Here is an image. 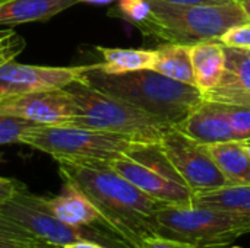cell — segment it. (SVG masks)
Masks as SVG:
<instances>
[{"label": "cell", "instance_id": "6da1fadb", "mask_svg": "<svg viewBox=\"0 0 250 248\" xmlns=\"http://www.w3.org/2000/svg\"><path fill=\"white\" fill-rule=\"evenodd\" d=\"M63 181L98 209L107 228L133 248L157 235L154 215L161 206L110 167V162H59Z\"/></svg>", "mask_w": 250, "mask_h": 248}, {"label": "cell", "instance_id": "7a4b0ae2", "mask_svg": "<svg viewBox=\"0 0 250 248\" xmlns=\"http://www.w3.org/2000/svg\"><path fill=\"white\" fill-rule=\"evenodd\" d=\"M83 79L98 91L120 98L173 126L185 120L204 101V94L198 86L170 79L155 70L111 75L100 70L97 64H88Z\"/></svg>", "mask_w": 250, "mask_h": 248}, {"label": "cell", "instance_id": "3957f363", "mask_svg": "<svg viewBox=\"0 0 250 248\" xmlns=\"http://www.w3.org/2000/svg\"><path fill=\"white\" fill-rule=\"evenodd\" d=\"M146 1L149 15L136 28L146 37L173 44L193 45L220 39L230 28L250 22L237 0L198 4L167 0Z\"/></svg>", "mask_w": 250, "mask_h": 248}, {"label": "cell", "instance_id": "277c9868", "mask_svg": "<svg viewBox=\"0 0 250 248\" xmlns=\"http://www.w3.org/2000/svg\"><path fill=\"white\" fill-rule=\"evenodd\" d=\"M73 101L76 117L69 126L125 134L138 143L160 142L173 124L160 120L135 105L98 91L83 77L64 88Z\"/></svg>", "mask_w": 250, "mask_h": 248}, {"label": "cell", "instance_id": "5b68a950", "mask_svg": "<svg viewBox=\"0 0 250 248\" xmlns=\"http://www.w3.org/2000/svg\"><path fill=\"white\" fill-rule=\"evenodd\" d=\"M154 227L158 235L196 248H230L233 241L250 234V216L198 205H161Z\"/></svg>", "mask_w": 250, "mask_h": 248}, {"label": "cell", "instance_id": "8992f818", "mask_svg": "<svg viewBox=\"0 0 250 248\" xmlns=\"http://www.w3.org/2000/svg\"><path fill=\"white\" fill-rule=\"evenodd\" d=\"M0 212L21 224L41 241L56 247L91 241L108 248H133L107 227H75L60 221L48 208L47 197L31 193L22 184Z\"/></svg>", "mask_w": 250, "mask_h": 248}, {"label": "cell", "instance_id": "52a82bcc", "mask_svg": "<svg viewBox=\"0 0 250 248\" xmlns=\"http://www.w3.org/2000/svg\"><path fill=\"white\" fill-rule=\"evenodd\" d=\"M135 139L76 126H40L22 145L48 153L57 162H111L133 148Z\"/></svg>", "mask_w": 250, "mask_h": 248}, {"label": "cell", "instance_id": "ba28073f", "mask_svg": "<svg viewBox=\"0 0 250 248\" xmlns=\"http://www.w3.org/2000/svg\"><path fill=\"white\" fill-rule=\"evenodd\" d=\"M110 167L161 205H193L195 193L176 172L160 142L135 143L127 155L111 161Z\"/></svg>", "mask_w": 250, "mask_h": 248}, {"label": "cell", "instance_id": "9c48e42d", "mask_svg": "<svg viewBox=\"0 0 250 248\" xmlns=\"http://www.w3.org/2000/svg\"><path fill=\"white\" fill-rule=\"evenodd\" d=\"M160 146L176 172L193 193L229 184L211 156L208 146L192 139L176 126L164 132Z\"/></svg>", "mask_w": 250, "mask_h": 248}, {"label": "cell", "instance_id": "30bf717a", "mask_svg": "<svg viewBox=\"0 0 250 248\" xmlns=\"http://www.w3.org/2000/svg\"><path fill=\"white\" fill-rule=\"evenodd\" d=\"M88 66L56 67L19 64L13 60L0 64V101L34 92L60 91L82 79Z\"/></svg>", "mask_w": 250, "mask_h": 248}, {"label": "cell", "instance_id": "8fae6325", "mask_svg": "<svg viewBox=\"0 0 250 248\" xmlns=\"http://www.w3.org/2000/svg\"><path fill=\"white\" fill-rule=\"evenodd\" d=\"M0 114L42 126H69L76 117V108L66 91L60 89L1 99Z\"/></svg>", "mask_w": 250, "mask_h": 248}, {"label": "cell", "instance_id": "7c38bea8", "mask_svg": "<svg viewBox=\"0 0 250 248\" xmlns=\"http://www.w3.org/2000/svg\"><path fill=\"white\" fill-rule=\"evenodd\" d=\"M224 53L223 77L214 89L204 94V99L250 108V51L224 45Z\"/></svg>", "mask_w": 250, "mask_h": 248}, {"label": "cell", "instance_id": "4fadbf2b", "mask_svg": "<svg viewBox=\"0 0 250 248\" xmlns=\"http://www.w3.org/2000/svg\"><path fill=\"white\" fill-rule=\"evenodd\" d=\"M176 127L204 145L237 140L220 104L205 99Z\"/></svg>", "mask_w": 250, "mask_h": 248}, {"label": "cell", "instance_id": "5bb4252c", "mask_svg": "<svg viewBox=\"0 0 250 248\" xmlns=\"http://www.w3.org/2000/svg\"><path fill=\"white\" fill-rule=\"evenodd\" d=\"M47 205L51 212L66 224L75 227H107L101 213L89 199L66 183L60 194L47 199Z\"/></svg>", "mask_w": 250, "mask_h": 248}, {"label": "cell", "instance_id": "9a60e30c", "mask_svg": "<svg viewBox=\"0 0 250 248\" xmlns=\"http://www.w3.org/2000/svg\"><path fill=\"white\" fill-rule=\"evenodd\" d=\"M192 66L195 73V83L202 94L214 89L226 69L224 45L218 41H204L190 45Z\"/></svg>", "mask_w": 250, "mask_h": 248}, {"label": "cell", "instance_id": "2e32d148", "mask_svg": "<svg viewBox=\"0 0 250 248\" xmlns=\"http://www.w3.org/2000/svg\"><path fill=\"white\" fill-rule=\"evenodd\" d=\"M79 0H7L0 3V25L44 22Z\"/></svg>", "mask_w": 250, "mask_h": 248}, {"label": "cell", "instance_id": "e0dca14e", "mask_svg": "<svg viewBox=\"0 0 250 248\" xmlns=\"http://www.w3.org/2000/svg\"><path fill=\"white\" fill-rule=\"evenodd\" d=\"M207 146L229 184H250V152L246 142L233 140Z\"/></svg>", "mask_w": 250, "mask_h": 248}, {"label": "cell", "instance_id": "ac0fdd59", "mask_svg": "<svg viewBox=\"0 0 250 248\" xmlns=\"http://www.w3.org/2000/svg\"><path fill=\"white\" fill-rule=\"evenodd\" d=\"M98 51L103 56V61L97 63V67L111 75L138 70H152L157 61V50L98 47Z\"/></svg>", "mask_w": 250, "mask_h": 248}, {"label": "cell", "instance_id": "d6986e66", "mask_svg": "<svg viewBox=\"0 0 250 248\" xmlns=\"http://www.w3.org/2000/svg\"><path fill=\"white\" fill-rule=\"evenodd\" d=\"M155 50H157V61L152 70L170 79L196 86L193 66H192L190 45L167 42Z\"/></svg>", "mask_w": 250, "mask_h": 248}, {"label": "cell", "instance_id": "ffe728a7", "mask_svg": "<svg viewBox=\"0 0 250 248\" xmlns=\"http://www.w3.org/2000/svg\"><path fill=\"white\" fill-rule=\"evenodd\" d=\"M193 205L250 216V184H227L198 191L193 196Z\"/></svg>", "mask_w": 250, "mask_h": 248}, {"label": "cell", "instance_id": "44dd1931", "mask_svg": "<svg viewBox=\"0 0 250 248\" xmlns=\"http://www.w3.org/2000/svg\"><path fill=\"white\" fill-rule=\"evenodd\" d=\"M42 124L0 114V145L22 143L25 136Z\"/></svg>", "mask_w": 250, "mask_h": 248}, {"label": "cell", "instance_id": "7402d4cb", "mask_svg": "<svg viewBox=\"0 0 250 248\" xmlns=\"http://www.w3.org/2000/svg\"><path fill=\"white\" fill-rule=\"evenodd\" d=\"M220 104V102H218ZM237 140L250 143V108L230 104H220Z\"/></svg>", "mask_w": 250, "mask_h": 248}, {"label": "cell", "instance_id": "603a6c76", "mask_svg": "<svg viewBox=\"0 0 250 248\" xmlns=\"http://www.w3.org/2000/svg\"><path fill=\"white\" fill-rule=\"evenodd\" d=\"M0 241H41L31 231L0 212Z\"/></svg>", "mask_w": 250, "mask_h": 248}, {"label": "cell", "instance_id": "cb8c5ba5", "mask_svg": "<svg viewBox=\"0 0 250 248\" xmlns=\"http://www.w3.org/2000/svg\"><path fill=\"white\" fill-rule=\"evenodd\" d=\"M25 47L23 39L10 29H0V64L13 60Z\"/></svg>", "mask_w": 250, "mask_h": 248}, {"label": "cell", "instance_id": "d4e9b609", "mask_svg": "<svg viewBox=\"0 0 250 248\" xmlns=\"http://www.w3.org/2000/svg\"><path fill=\"white\" fill-rule=\"evenodd\" d=\"M119 12L136 26L148 18L149 4L146 0H119Z\"/></svg>", "mask_w": 250, "mask_h": 248}, {"label": "cell", "instance_id": "484cf974", "mask_svg": "<svg viewBox=\"0 0 250 248\" xmlns=\"http://www.w3.org/2000/svg\"><path fill=\"white\" fill-rule=\"evenodd\" d=\"M218 41L227 47H234V48H242V50L250 51V22L230 28L227 32H224L220 37Z\"/></svg>", "mask_w": 250, "mask_h": 248}, {"label": "cell", "instance_id": "4316f807", "mask_svg": "<svg viewBox=\"0 0 250 248\" xmlns=\"http://www.w3.org/2000/svg\"><path fill=\"white\" fill-rule=\"evenodd\" d=\"M141 248H196L192 244H188V243H183V241H179V240H174V238H167V237H163V235H152V237H148L144 243H142V247Z\"/></svg>", "mask_w": 250, "mask_h": 248}, {"label": "cell", "instance_id": "83f0119b", "mask_svg": "<svg viewBox=\"0 0 250 248\" xmlns=\"http://www.w3.org/2000/svg\"><path fill=\"white\" fill-rule=\"evenodd\" d=\"M21 187V183L12 178L0 177V209L6 205V202L15 194V191Z\"/></svg>", "mask_w": 250, "mask_h": 248}, {"label": "cell", "instance_id": "f1b7e54d", "mask_svg": "<svg viewBox=\"0 0 250 248\" xmlns=\"http://www.w3.org/2000/svg\"><path fill=\"white\" fill-rule=\"evenodd\" d=\"M0 248H60L44 241H0Z\"/></svg>", "mask_w": 250, "mask_h": 248}, {"label": "cell", "instance_id": "f546056e", "mask_svg": "<svg viewBox=\"0 0 250 248\" xmlns=\"http://www.w3.org/2000/svg\"><path fill=\"white\" fill-rule=\"evenodd\" d=\"M63 248H108L105 246H101V244H97V243H91V241H78V243H72V244H67Z\"/></svg>", "mask_w": 250, "mask_h": 248}, {"label": "cell", "instance_id": "4dcf8cb0", "mask_svg": "<svg viewBox=\"0 0 250 248\" xmlns=\"http://www.w3.org/2000/svg\"><path fill=\"white\" fill-rule=\"evenodd\" d=\"M167 1H174V3H224V1H230V0H167Z\"/></svg>", "mask_w": 250, "mask_h": 248}, {"label": "cell", "instance_id": "1f68e13d", "mask_svg": "<svg viewBox=\"0 0 250 248\" xmlns=\"http://www.w3.org/2000/svg\"><path fill=\"white\" fill-rule=\"evenodd\" d=\"M239 4L242 6V9L245 10V13L248 15V18L250 19V0H237Z\"/></svg>", "mask_w": 250, "mask_h": 248}, {"label": "cell", "instance_id": "d6a6232c", "mask_svg": "<svg viewBox=\"0 0 250 248\" xmlns=\"http://www.w3.org/2000/svg\"><path fill=\"white\" fill-rule=\"evenodd\" d=\"M79 1H86V3H94V4H107L114 0H79Z\"/></svg>", "mask_w": 250, "mask_h": 248}, {"label": "cell", "instance_id": "836d02e7", "mask_svg": "<svg viewBox=\"0 0 250 248\" xmlns=\"http://www.w3.org/2000/svg\"><path fill=\"white\" fill-rule=\"evenodd\" d=\"M230 248H243V247H237V246H231Z\"/></svg>", "mask_w": 250, "mask_h": 248}, {"label": "cell", "instance_id": "e575fe53", "mask_svg": "<svg viewBox=\"0 0 250 248\" xmlns=\"http://www.w3.org/2000/svg\"><path fill=\"white\" fill-rule=\"evenodd\" d=\"M4 1H7V0H0V3H4Z\"/></svg>", "mask_w": 250, "mask_h": 248}, {"label": "cell", "instance_id": "d590c367", "mask_svg": "<svg viewBox=\"0 0 250 248\" xmlns=\"http://www.w3.org/2000/svg\"><path fill=\"white\" fill-rule=\"evenodd\" d=\"M248 146H249V152H250V143H248Z\"/></svg>", "mask_w": 250, "mask_h": 248}]
</instances>
